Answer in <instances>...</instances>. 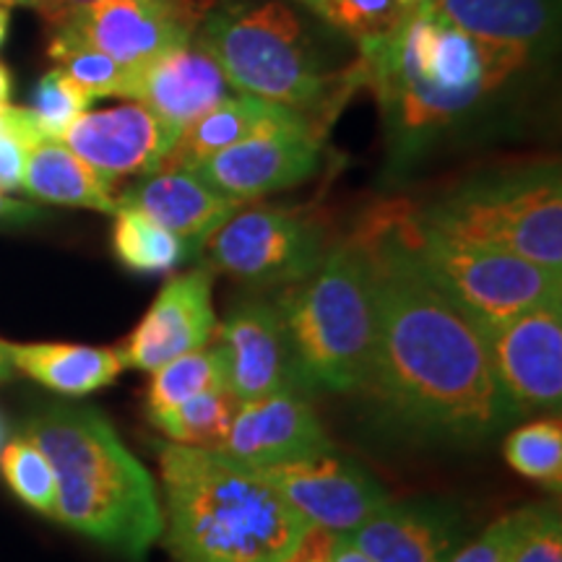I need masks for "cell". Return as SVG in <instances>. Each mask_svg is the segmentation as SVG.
Listing matches in <instances>:
<instances>
[{
    "label": "cell",
    "mask_w": 562,
    "mask_h": 562,
    "mask_svg": "<svg viewBox=\"0 0 562 562\" xmlns=\"http://www.w3.org/2000/svg\"><path fill=\"white\" fill-rule=\"evenodd\" d=\"M375 341L362 391L406 440L482 446L516 422L480 326L417 271L381 216L362 227Z\"/></svg>",
    "instance_id": "obj_1"
},
{
    "label": "cell",
    "mask_w": 562,
    "mask_h": 562,
    "mask_svg": "<svg viewBox=\"0 0 562 562\" xmlns=\"http://www.w3.org/2000/svg\"><path fill=\"white\" fill-rule=\"evenodd\" d=\"M529 63L524 50L476 40L427 5L412 11L398 30L360 45L357 66L383 112L393 157L406 167L435 138L480 112Z\"/></svg>",
    "instance_id": "obj_2"
},
{
    "label": "cell",
    "mask_w": 562,
    "mask_h": 562,
    "mask_svg": "<svg viewBox=\"0 0 562 562\" xmlns=\"http://www.w3.org/2000/svg\"><path fill=\"white\" fill-rule=\"evenodd\" d=\"M24 438L53 463L55 521L125 560L144 562L165 531L161 495L110 419L91 406L50 404L26 422Z\"/></svg>",
    "instance_id": "obj_3"
},
{
    "label": "cell",
    "mask_w": 562,
    "mask_h": 562,
    "mask_svg": "<svg viewBox=\"0 0 562 562\" xmlns=\"http://www.w3.org/2000/svg\"><path fill=\"white\" fill-rule=\"evenodd\" d=\"M161 513L178 562H284L307 529L258 469L222 451L161 442Z\"/></svg>",
    "instance_id": "obj_4"
},
{
    "label": "cell",
    "mask_w": 562,
    "mask_h": 562,
    "mask_svg": "<svg viewBox=\"0 0 562 562\" xmlns=\"http://www.w3.org/2000/svg\"><path fill=\"white\" fill-rule=\"evenodd\" d=\"M193 40L237 91L290 108L311 123H321L347 89L362 83L360 66L328 70L297 13L279 0L211 9Z\"/></svg>",
    "instance_id": "obj_5"
},
{
    "label": "cell",
    "mask_w": 562,
    "mask_h": 562,
    "mask_svg": "<svg viewBox=\"0 0 562 562\" xmlns=\"http://www.w3.org/2000/svg\"><path fill=\"white\" fill-rule=\"evenodd\" d=\"M273 305L305 391H362L375 341V302L360 235L326 250L321 263L284 286Z\"/></svg>",
    "instance_id": "obj_6"
},
{
    "label": "cell",
    "mask_w": 562,
    "mask_h": 562,
    "mask_svg": "<svg viewBox=\"0 0 562 562\" xmlns=\"http://www.w3.org/2000/svg\"><path fill=\"white\" fill-rule=\"evenodd\" d=\"M412 211L456 240L562 273V180L554 161L476 175Z\"/></svg>",
    "instance_id": "obj_7"
},
{
    "label": "cell",
    "mask_w": 562,
    "mask_h": 562,
    "mask_svg": "<svg viewBox=\"0 0 562 562\" xmlns=\"http://www.w3.org/2000/svg\"><path fill=\"white\" fill-rule=\"evenodd\" d=\"M378 216L422 277L467 313L480 331L562 297V273L558 271L442 235L417 220L412 209L385 206Z\"/></svg>",
    "instance_id": "obj_8"
},
{
    "label": "cell",
    "mask_w": 562,
    "mask_h": 562,
    "mask_svg": "<svg viewBox=\"0 0 562 562\" xmlns=\"http://www.w3.org/2000/svg\"><path fill=\"white\" fill-rule=\"evenodd\" d=\"M201 256L211 271L248 286H290L326 256V237L297 209L245 203L211 235Z\"/></svg>",
    "instance_id": "obj_9"
},
{
    "label": "cell",
    "mask_w": 562,
    "mask_h": 562,
    "mask_svg": "<svg viewBox=\"0 0 562 562\" xmlns=\"http://www.w3.org/2000/svg\"><path fill=\"white\" fill-rule=\"evenodd\" d=\"M214 0H91L53 26L50 42L94 47L123 66H144L193 42Z\"/></svg>",
    "instance_id": "obj_10"
},
{
    "label": "cell",
    "mask_w": 562,
    "mask_h": 562,
    "mask_svg": "<svg viewBox=\"0 0 562 562\" xmlns=\"http://www.w3.org/2000/svg\"><path fill=\"white\" fill-rule=\"evenodd\" d=\"M490 362L516 417L562 402V297L484 328Z\"/></svg>",
    "instance_id": "obj_11"
},
{
    "label": "cell",
    "mask_w": 562,
    "mask_h": 562,
    "mask_svg": "<svg viewBox=\"0 0 562 562\" xmlns=\"http://www.w3.org/2000/svg\"><path fill=\"white\" fill-rule=\"evenodd\" d=\"M258 472L307 524L334 533H351L391 501L368 467L336 448Z\"/></svg>",
    "instance_id": "obj_12"
},
{
    "label": "cell",
    "mask_w": 562,
    "mask_h": 562,
    "mask_svg": "<svg viewBox=\"0 0 562 562\" xmlns=\"http://www.w3.org/2000/svg\"><path fill=\"white\" fill-rule=\"evenodd\" d=\"M180 133L138 102L83 112L63 133L60 144L94 170L108 186L131 175L157 172L178 144Z\"/></svg>",
    "instance_id": "obj_13"
},
{
    "label": "cell",
    "mask_w": 562,
    "mask_h": 562,
    "mask_svg": "<svg viewBox=\"0 0 562 562\" xmlns=\"http://www.w3.org/2000/svg\"><path fill=\"white\" fill-rule=\"evenodd\" d=\"M321 167V131L286 128L252 136L191 167L214 191L240 203L284 191Z\"/></svg>",
    "instance_id": "obj_14"
},
{
    "label": "cell",
    "mask_w": 562,
    "mask_h": 562,
    "mask_svg": "<svg viewBox=\"0 0 562 562\" xmlns=\"http://www.w3.org/2000/svg\"><path fill=\"white\" fill-rule=\"evenodd\" d=\"M216 326L214 271L199 266L178 273L161 286L157 300L123 344L125 370L154 372L188 351L209 347Z\"/></svg>",
    "instance_id": "obj_15"
},
{
    "label": "cell",
    "mask_w": 562,
    "mask_h": 562,
    "mask_svg": "<svg viewBox=\"0 0 562 562\" xmlns=\"http://www.w3.org/2000/svg\"><path fill=\"white\" fill-rule=\"evenodd\" d=\"M214 336L227 362V391L237 402H256L281 391H305L294 368L284 321L273 302L243 300L216 326Z\"/></svg>",
    "instance_id": "obj_16"
},
{
    "label": "cell",
    "mask_w": 562,
    "mask_h": 562,
    "mask_svg": "<svg viewBox=\"0 0 562 562\" xmlns=\"http://www.w3.org/2000/svg\"><path fill=\"white\" fill-rule=\"evenodd\" d=\"M372 562H448L467 542V518L440 497H406L381 505L344 533Z\"/></svg>",
    "instance_id": "obj_17"
},
{
    "label": "cell",
    "mask_w": 562,
    "mask_h": 562,
    "mask_svg": "<svg viewBox=\"0 0 562 562\" xmlns=\"http://www.w3.org/2000/svg\"><path fill=\"white\" fill-rule=\"evenodd\" d=\"M328 448L334 442L323 430L307 391H281L240 402L220 451L252 469H266Z\"/></svg>",
    "instance_id": "obj_18"
},
{
    "label": "cell",
    "mask_w": 562,
    "mask_h": 562,
    "mask_svg": "<svg viewBox=\"0 0 562 562\" xmlns=\"http://www.w3.org/2000/svg\"><path fill=\"white\" fill-rule=\"evenodd\" d=\"M232 94H237V89L227 81L220 63L193 40L144 66H131L121 100L144 104L161 121L186 131Z\"/></svg>",
    "instance_id": "obj_19"
},
{
    "label": "cell",
    "mask_w": 562,
    "mask_h": 562,
    "mask_svg": "<svg viewBox=\"0 0 562 562\" xmlns=\"http://www.w3.org/2000/svg\"><path fill=\"white\" fill-rule=\"evenodd\" d=\"M245 203L227 199L191 170H159L144 175L136 186L117 195V209H136L178 235L201 256L216 229Z\"/></svg>",
    "instance_id": "obj_20"
},
{
    "label": "cell",
    "mask_w": 562,
    "mask_h": 562,
    "mask_svg": "<svg viewBox=\"0 0 562 562\" xmlns=\"http://www.w3.org/2000/svg\"><path fill=\"white\" fill-rule=\"evenodd\" d=\"M286 128L321 131L318 125L307 121L300 112L237 91L229 100L203 112L199 121H193L180 133L178 144H175L170 157L165 159L159 170H191L201 159L222 149H229V146L240 144V140Z\"/></svg>",
    "instance_id": "obj_21"
},
{
    "label": "cell",
    "mask_w": 562,
    "mask_h": 562,
    "mask_svg": "<svg viewBox=\"0 0 562 562\" xmlns=\"http://www.w3.org/2000/svg\"><path fill=\"white\" fill-rule=\"evenodd\" d=\"M432 9L461 32L516 47L533 60L558 40L560 0H435Z\"/></svg>",
    "instance_id": "obj_22"
},
{
    "label": "cell",
    "mask_w": 562,
    "mask_h": 562,
    "mask_svg": "<svg viewBox=\"0 0 562 562\" xmlns=\"http://www.w3.org/2000/svg\"><path fill=\"white\" fill-rule=\"evenodd\" d=\"M0 349L13 370L24 372L60 396H89L121 378V349L81 347V344H13L0 339Z\"/></svg>",
    "instance_id": "obj_23"
},
{
    "label": "cell",
    "mask_w": 562,
    "mask_h": 562,
    "mask_svg": "<svg viewBox=\"0 0 562 562\" xmlns=\"http://www.w3.org/2000/svg\"><path fill=\"white\" fill-rule=\"evenodd\" d=\"M21 191L42 203L79 206L115 216L117 199L87 161H81L60 140H40L30 149L21 178Z\"/></svg>",
    "instance_id": "obj_24"
},
{
    "label": "cell",
    "mask_w": 562,
    "mask_h": 562,
    "mask_svg": "<svg viewBox=\"0 0 562 562\" xmlns=\"http://www.w3.org/2000/svg\"><path fill=\"white\" fill-rule=\"evenodd\" d=\"M237 406L240 402L229 391H211L170 409L146 412V417L165 435L167 442L201 448V451H220Z\"/></svg>",
    "instance_id": "obj_25"
},
{
    "label": "cell",
    "mask_w": 562,
    "mask_h": 562,
    "mask_svg": "<svg viewBox=\"0 0 562 562\" xmlns=\"http://www.w3.org/2000/svg\"><path fill=\"white\" fill-rule=\"evenodd\" d=\"M112 250L125 269L136 273H167L191 261V250L178 235L136 209L115 211Z\"/></svg>",
    "instance_id": "obj_26"
},
{
    "label": "cell",
    "mask_w": 562,
    "mask_h": 562,
    "mask_svg": "<svg viewBox=\"0 0 562 562\" xmlns=\"http://www.w3.org/2000/svg\"><path fill=\"white\" fill-rule=\"evenodd\" d=\"M211 391H227V362L216 344L188 351L154 370L146 389V412L170 409Z\"/></svg>",
    "instance_id": "obj_27"
},
{
    "label": "cell",
    "mask_w": 562,
    "mask_h": 562,
    "mask_svg": "<svg viewBox=\"0 0 562 562\" xmlns=\"http://www.w3.org/2000/svg\"><path fill=\"white\" fill-rule=\"evenodd\" d=\"M505 461L526 480L560 487L562 482V425L558 417H544L518 427L505 438Z\"/></svg>",
    "instance_id": "obj_28"
},
{
    "label": "cell",
    "mask_w": 562,
    "mask_h": 562,
    "mask_svg": "<svg viewBox=\"0 0 562 562\" xmlns=\"http://www.w3.org/2000/svg\"><path fill=\"white\" fill-rule=\"evenodd\" d=\"M0 472L19 501L45 516L55 518L58 505V480H55L53 463L40 451L30 438L11 440L0 453Z\"/></svg>",
    "instance_id": "obj_29"
},
{
    "label": "cell",
    "mask_w": 562,
    "mask_h": 562,
    "mask_svg": "<svg viewBox=\"0 0 562 562\" xmlns=\"http://www.w3.org/2000/svg\"><path fill=\"white\" fill-rule=\"evenodd\" d=\"M311 11L357 45L385 37L412 13L402 0H313Z\"/></svg>",
    "instance_id": "obj_30"
},
{
    "label": "cell",
    "mask_w": 562,
    "mask_h": 562,
    "mask_svg": "<svg viewBox=\"0 0 562 562\" xmlns=\"http://www.w3.org/2000/svg\"><path fill=\"white\" fill-rule=\"evenodd\" d=\"M50 58L58 60V68L76 87H81L91 100L102 97H121L128 83L131 66H123L110 55L94 47L70 45V42H50Z\"/></svg>",
    "instance_id": "obj_31"
},
{
    "label": "cell",
    "mask_w": 562,
    "mask_h": 562,
    "mask_svg": "<svg viewBox=\"0 0 562 562\" xmlns=\"http://www.w3.org/2000/svg\"><path fill=\"white\" fill-rule=\"evenodd\" d=\"M91 102L94 100H91L87 91L76 87L60 68H53L50 74L40 79L32 94V104L26 110L32 112L34 125H37L42 138L60 140L63 133L79 121Z\"/></svg>",
    "instance_id": "obj_32"
},
{
    "label": "cell",
    "mask_w": 562,
    "mask_h": 562,
    "mask_svg": "<svg viewBox=\"0 0 562 562\" xmlns=\"http://www.w3.org/2000/svg\"><path fill=\"white\" fill-rule=\"evenodd\" d=\"M539 505H524L492 521L480 537L463 542L448 562H510Z\"/></svg>",
    "instance_id": "obj_33"
},
{
    "label": "cell",
    "mask_w": 562,
    "mask_h": 562,
    "mask_svg": "<svg viewBox=\"0 0 562 562\" xmlns=\"http://www.w3.org/2000/svg\"><path fill=\"white\" fill-rule=\"evenodd\" d=\"M510 562H562V521L552 503H539Z\"/></svg>",
    "instance_id": "obj_34"
},
{
    "label": "cell",
    "mask_w": 562,
    "mask_h": 562,
    "mask_svg": "<svg viewBox=\"0 0 562 562\" xmlns=\"http://www.w3.org/2000/svg\"><path fill=\"white\" fill-rule=\"evenodd\" d=\"M40 144L32 133H5L0 136V193L21 191V178H24V165L30 149Z\"/></svg>",
    "instance_id": "obj_35"
},
{
    "label": "cell",
    "mask_w": 562,
    "mask_h": 562,
    "mask_svg": "<svg viewBox=\"0 0 562 562\" xmlns=\"http://www.w3.org/2000/svg\"><path fill=\"white\" fill-rule=\"evenodd\" d=\"M336 533L321 526L307 524L305 533L300 537V542L294 544V550L286 554L284 562H331Z\"/></svg>",
    "instance_id": "obj_36"
},
{
    "label": "cell",
    "mask_w": 562,
    "mask_h": 562,
    "mask_svg": "<svg viewBox=\"0 0 562 562\" xmlns=\"http://www.w3.org/2000/svg\"><path fill=\"white\" fill-rule=\"evenodd\" d=\"M40 220H45V211L32 206V203L9 199L5 193H0V232L30 227V224Z\"/></svg>",
    "instance_id": "obj_37"
},
{
    "label": "cell",
    "mask_w": 562,
    "mask_h": 562,
    "mask_svg": "<svg viewBox=\"0 0 562 562\" xmlns=\"http://www.w3.org/2000/svg\"><path fill=\"white\" fill-rule=\"evenodd\" d=\"M5 3L26 5V9L37 11L40 16L47 21V24L55 26V24H60L66 16H70L76 9L91 3V0H5Z\"/></svg>",
    "instance_id": "obj_38"
},
{
    "label": "cell",
    "mask_w": 562,
    "mask_h": 562,
    "mask_svg": "<svg viewBox=\"0 0 562 562\" xmlns=\"http://www.w3.org/2000/svg\"><path fill=\"white\" fill-rule=\"evenodd\" d=\"M331 562H372V560L362 550H357V547L351 544L344 533H336Z\"/></svg>",
    "instance_id": "obj_39"
},
{
    "label": "cell",
    "mask_w": 562,
    "mask_h": 562,
    "mask_svg": "<svg viewBox=\"0 0 562 562\" xmlns=\"http://www.w3.org/2000/svg\"><path fill=\"white\" fill-rule=\"evenodd\" d=\"M11 100V70L0 63V104H9Z\"/></svg>",
    "instance_id": "obj_40"
},
{
    "label": "cell",
    "mask_w": 562,
    "mask_h": 562,
    "mask_svg": "<svg viewBox=\"0 0 562 562\" xmlns=\"http://www.w3.org/2000/svg\"><path fill=\"white\" fill-rule=\"evenodd\" d=\"M13 364L9 362V357L3 355V349H0V383H5V381H11L13 378Z\"/></svg>",
    "instance_id": "obj_41"
},
{
    "label": "cell",
    "mask_w": 562,
    "mask_h": 562,
    "mask_svg": "<svg viewBox=\"0 0 562 562\" xmlns=\"http://www.w3.org/2000/svg\"><path fill=\"white\" fill-rule=\"evenodd\" d=\"M9 24H11V13L0 5V45H3L5 34H9Z\"/></svg>",
    "instance_id": "obj_42"
},
{
    "label": "cell",
    "mask_w": 562,
    "mask_h": 562,
    "mask_svg": "<svg viewBox=\"0 0 562 562\" xmlns=\"http://www.w3.org/2000/svg\"><path fill=\"white\" fill-rule=\"evenodd\" d=\"M409 11H419V9H427V5H432L435 0H402Z\"/></svg>",
    "instance_id": "obj_43"
},
{
    "label": "cell",
    "mask_w": 562,
    "mask_h": 562,
    "mask_svg": "<svg viewBox=\"0 0 562 562\" xmlns=\"http://www.w3.org/2000/svg\"><path fill=\"white\" fill-rule=\"evenodd\" d=\"M297 3H305L307 9H311V5H313V0H297Z\"/></svg>",
    "instance_id": "obj_44"
},
{
    "label": "cell",
    "mask_w": 562,
    "mask_h": 562,
    "mask_svg": "<svg viewBox=\"0 0 562 562\" xmlns=\"http://www.w3.org/2000/svg\"><path fill=\"white\" fill-rule=\"evenodd\" d=\"M0 440H3V427H0Z\"/></svg>",
    "instance_id": "obj_45"
},
{
    "label": "cell",
    "mask_w": 562,
    "mask_h": 562,
    "mask_svg": "<svg viewBox=\"0 0 562 562\" xmlns=\"http://www.w3.org/2000/svg\"><path fill=\"white\" fill-rule=\"evenodd\" d=\"M0 3H5V0H0Z\"/></svg>",
    "instance_id": "obj_46"
}]
</instances>
